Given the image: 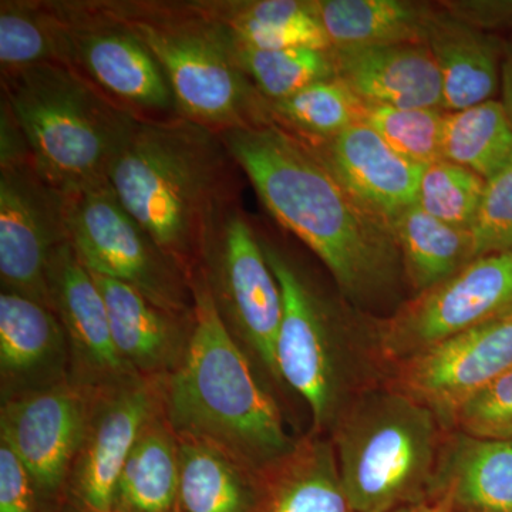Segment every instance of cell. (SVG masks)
Segmentation results:
<instances>
[{"mask_svg": "<svg viewBox=\"0 0 512 512\" xmlns=\"http://www.w3.org/2000/svg\"><path fill=\"white\" fill-rule=\"evenodd\" d=\"M220 134L265 210L318 256L340 291L365 302L392 288L403 268L392 227L311 146L271 121Z\"/></svg>", "mask_w": 512, "mask_h": 512, "instance_id": "1", "label": "cell"}, {"mask_svg": "<svg viewBox=\"0 0 512 512\" xmlns=\"http://www.w3.org/2000/svg\"><path fill=\"white\" fill-rule=\"evenodd\" d=\"M221 134L194 121H138L109 181L128 214L190 276L212 229L237 205Z\"/></svg>", "mask_w": 512, "mask_h": 512, "instance_id": "2", "label": "cell"}, {"mask_svg": "<svg viewBox=\"0 0 512 512\" xmlns=\"http://www.w3.org/2000/svg\"><path fill=\"white\" fill-rule=\"evenodd\" d=\"M188 278L194 329L183 362L161 380V412L178 437L217 448L258 476L298 440L222 322L200 268Z\"/></svg>", "mask_w": 512, "mask_h": 512, "instance_id": "3", "label": "cell"}, {"mask_svg": "<svg viewBox=\"0 0 512 512\" xmlns=\"http://www.w3.org/2000/svg\"><path fill=\"white\" fill-rule=\"evenodd\" d=\"M2 97L25 133L37 174L62 195L109 181L138 123L69 64L2 76Z\"/></svg>", "mask_w": 512, "mask_h": 512, "instance_id": "4", "label": "cell"}, {"mask_svg": "<svg viewBox=\"0 0 512 512\" xmlns=\"http://www.w3.org/2000/svg\"><path fill=\"white\" fill-rule=\"evenodd\" d=\"M101 3L156 57L181 117L218 133L269 123L264 99L235 63L227 30L198 0Z\"/></svg>", "mask_w": 512, "mask_h": 512, "instance_id": "5", "label": "cell"}, {"mask_svg": "<svg viewBox=\"0 0 512 512\" xmlns=\"http://www.w3.org/2000/svg\"><path fill=\"white\" fill-rule=\"evenodd\" d=\"M329 434L353 512H389L436 483L450 430L384 383L346 403Z\"/></svg>", "mask_w": 512, "mask_h": 512, "instance_id": "6", "label": "cell"}, {"mask_svg": "<svg viewBox=\"0 0 512 512\" xmlns=\"http://www.w3.org/2000/svg\"><path fill=\"white\" fill-rule=\"evenodd\" d=\"M63 197L69 241L87 271L170 311L194 309L187 272L128 214L110 181Z\"/></svg>", "mask_w": 512, "mask_h": 512, "instance_id": "7", "label": "cell"}, {"mask_svg": "<svg viewBox=\"0 0 512 512\" xmlns=\"http://www.w3.org/2000/svg\"><path fill=\"white\" fill-rule=\"evenodd\" d=\"M197 266L232 338L255 367L282 384L276 367L282 292L259 235L238 205L212 229Z\"/></svg>", "mask_w": 512, "mask_h": 512, "instance_id": "8", "label": "cell"}, {"mask_svg": "<svg viewBox=\"0 0 512 512\" xmlns=\"http://www.w3.org/2000/svg\"><path fill=\"white\" fill-rule=\"evenodd\" d=\"M259 239L284 301L276 340L279 379L308 404L312 433L326 436L348 403L342 355L332 320L301 269L268 239Z\"/></svg>", "mask_w": 512, "mask_h": 512, "instance_id": "9", "label": "cell"}, {"mask_svg": "<svg viewBox=\"0 0 512 512\" xmlns=\"http://www.w3.org/2000/svg\"><path fill=\"white\" fill-rule=\"evenodd\" d=\"M512 313V249L478 256L404 303L376 328L373 355L387 367Z\"/></svg>", "mask_w": 512, "mask_h": 512, "instance_id": "10", "label": "cell"}, {"mask_svg": "<svg viewBox=\"0 0 512 512\" xmlns=\"http://www.w3.org/2000/svg\"><path fill=\"white\" fill-rule=\"evenodd\" d=\"M66 22L69 66L138 121L181 117L167 77L126 23L101 0L60 2Z\"/></svg>", "mask_w": 512, "mask_h": 512, "instance_id": "11", "label": "cell"}, {"mask_svg": "<svg viewBox=\"0 0 512 512\" xmlns=\"http://www.w3.org/2000/svg\"><path fill=\"white\" fill-rule=\"evenodd\" d=\"M69 242L64 197L33 163L0 170V284L52 309L47 269Z\"/></svg>", "mask_w": 512, "mask_h": 512, "instance_id": "12", "label": "cell"}, {"mask_svg": "<svg viewBox=\"0 0 512 512\" xmlns=\"http://www.w3.org/2000/svg\"><path fill=\"white\" fill-rule=\"evenodd\" d=\"M387 384L427 407L451 431L464 403L512 369V313L389 367Z\"/></svg>", "mask_w": 512, "mask_h": 512, "instance_id": "13", "label": "cell"}, {"mask_svg": "<svg viewBox=\"0 0 512 512\" xmlns=\"http://www.w3.org/2000/svg\"><path fill=\"white\" fill-rule=\"evenodd\" d=\"M89 393L69 491L80 507L113 510L114 491L128 454L147 421L161 409V380L138 376Z\"/></svg>", "mask_w": 512, "mask_h": 512, "instance_id": "14", "label": "cell"}, {"mask_svg": "<svg viewBox=\"0 0 512 512\" xmlns=\"http://www.w3.org/2000/svg\"><path fill=\"white\" fill-rule=\"evenodd\" d=\"M89 400L90 393L69 380L0 406V440L28 468L39 500L50 503L69 490Z\"/></svg>", "mask_w": 512, "mask_h": 512, "instance_id": "15", "label": "cell"}, {"mask_svg": "<svg viewBox=\"0 0 512 512\" xmlns=\"http://www.w3.org/2000/svg\"><path fill=\"white\" fill-rule=\"evenodd\" d=\"M47 284L69 343L70 382L97 392L138 377L120 356L103 295L70 241L53 252Z\"/></svg>", "mask_w": 512, "mask_h": 512, "instance_id": "16", "label": "cell"}, {"mask_svg": "<svg viewBox=\"0 0 512 512\" xmlns=\"http://www.w3.org/2000/svg\"><path fill=\"white\" fill-rule=\"evenodd\" d=\"M70 380V352L53 309L0 293V394L2 403Z\"/></svg>", "mask_w": 512, "mask_h": 512, "instance_id": "17", "label": "cell"}, {"mask_svg": "<svg viewBox=\"0 0 512 512\" xmlns=\"http://www.w3.org/2000/svg\"><path fill=\"white\" fill-rule=\"evenodd\" d=\"M311 147L350 194L390 227L417 204L423 165L400 156L363 121Z\"/></svg>", "mask_w": 512, "mask_h": 512, "instance_id": "18", "label": "cell"}, {"mask_svg": "<svg viewBox=\"0 0 512 512\" xmlns=\"http://www.w3.org/2000/svg\"><path fill=\"white\" fill-rule=\"evenodd\" d=\"M92 275L106 303L114 343L124 362L146 379L170 376L190 346L194 309L170 311L131 286Z\"/></svg>", "mask_w": 512, "mask_h": 512, "instance_id": "19", "label": "cell"}, {"mask_svg": "<svg viewBox=\"0 0 512 512\" xmlns=\"http://www.w3.org/2000/svg\"><path fill=\"white\" fill-rule=\"evenodd\" d=\"M336 77L369 104L443 110V82L424 43L330 49Z\"/></svg>", "mask_w": 512, "mask_h": 512, "instance_id": "20", "label": "cell"}, {"mask_svg": "<svg viewBox=\"0 0 512 512\" xmlns=\"http://www.w3.org/2000/svg\"><path fill=\"white\" fill-rule=\"evenodd\" d=\"M443 82V110L460 111L493 100L501 86L500 39L431 8L424 32Z\"/></svg>", "mask_w": 512, "mask_h": 512, "instance_id": "21", "label": "cell"}, {"mask_svg": "<svg viewBox=\"0 0 512 512\" xmlns=\"http://www.w3.org/2000/svg\"><path fill=\"white\" fill-rule=\"evenodd\" d=\"M249 512H353L332 439L311 431L259 473Z\"/></svg>", "mask_w": 512, "mask_h": 512, "instance_id": "22", "label": "cell"}, {"mask_svg": "<svg viewBox=\"0 0 512 512\" xmlns=\"http://www.w3.org/2000/svg\"><path fill=\"white\" fill-rule=\"evenodd\" d=\"M232 42L259 50H330L313 0H198Z\"/></svg>", "mask_w": 512, "mask_h": 512, "instance_id": "23", "label": "cell"}, {"mask_svg": "<svg viewBox=\"0 0 512 512\" xmlns=\"http://www.w3.org/2000/svg\"><path fill=\"white\" fill-rule=\"evenodd\" d=\"M466 512H512V441L450 431L436 483Z\"/></svg>", "mask_w": 512, "mask_h": 512, "instance_id": "24", "label": "cell"}, {"mask_svg": "<svg viewBox=\"0 0 512 512\" xmlns=\"http://www.w3.org/2000/svg\"><path fill=\"white\" fill-rule=\"evenodd\" d=\"M180 446L178 437L158 410L128 454L116 491L117 512H178Z\"/></svg>", "mask_w": 512, "mask_h": 512, "instance_id": "25", "label": "cell"}, {"mask_svg": "<svg viewBox=\"0 0 512 512\" xmlns=\"http://www.w3.org/2000/svg\"><path fill=\"white\" fill-rule=\"evenodd\" d=\"M332 49L424 43L431 8L404 0H313Z\"/></svg>", "mask_w": 512, "mask_h": 512, "instance_id": "26", "label": "cell"}, {"mask_svg": "<svg viewBox=\"0 0 512 512\" xmlns=\"http://www.w3.org/2000/svg\"><path fill=\"white\" fill-rule=\"evenodd\" d=\"M404 275L417 295L476 259L470 229L448 225L413 205L392 222Z\"/></svg>", "mask_w": 512, "mask_h": 512, "instance_id": "27", "label": "cell"}, {"mask_svg": "<svg viewBox=\"0 0 512 512\" xmlns=\"http://www.w3.org/2000/svg\"><path fill=\"white\" fill-rule=\"evenodd\" d=\"M178 446V512L251 511L258 491L256 474L201 441L178 437Z\"/></svg>", "mask_w": 512, "mask_h": 512, "instance_id": "28", "label": "cell"}, {"mask_svg": "<svg viewBox=\"0 0 512 512\" xmlns=\"http://www.w3.org/2000/svg\"><path fill=\"white\" fill-rule=\"evenodd\" d=\"M69 64L66 22L60 2H0V70L2 76L42 66Z\"/></svg>", "mask_w": 512, "mask_h": 512, "instance_id": "29", "label": "cell"}, {"mask_svg": "<svg viewBox=\"0 0 512 512\" xmlns=\"http://www.w3.org/2000/svg\"><path fill=\"white\" fill-rule=\"evenodd\" d=\"M365 107L338 77L313 83L285 100L265 101L268 120L308 146L326 143L362 123Z\"/></svg>", "mask_w": 512, "mask_h": 512, "instance_id": "30", "label": "cell"}, {"mask_svg": "<svg viewBox=\"0 0 512 512\" xmlns=\"http://www.w3.org/2000/svg\"><path fill=\"white\" fill-rule=\"evenodd\" d=\"M443 158L488 180L512 158V123L501 100L447 111Z\"/></svg>", "mask_w": 512, "mask_h": 512, "instance_id": "31", "label": "cell"}, {"mask_svg": "<svg viewBox=\"0 0 512 512\" xmlns=\"http://www.w3.org/2000/svg\"><path fill=\"white\" fill-rule=\"evenodd\" d=\"M231 43L239 70L265 101L288 99L313 83L336 77L330 50H259Z\"/></svg>", "mask_w": 512, "mask_h": 512, "instance_id": "32", "label": "cell"}, {"mask_svg": "<svg viewBox=\"0 0 512 512\" xmlns=\"http://www.w3.org/2000/svg\"><path fill=\"white\" fill-rule=\"evenodd\" d=\"M446 113L441 109H402L366 103L363 123L372 127L400 156L426 167L444 160Z\"/></svg>", "mask_w": 512, "mask_h": 512, "instance_id": "33", "label": "cell"}, {"mask_svg": "<svg viewBox=\"0 0 512 512\" xmlns=\"http://www.w3.org/2000/svg\"><path fill=\"white\" fill-rule=\"evenodd\" d=\"M487 180L463 165L440 160L421 174L417 205L453 227L470 229L476 221Z\"/></svg>", "mask_w": 512, "mask_h": 512, "instance_id": "34", "label": "cell"}, {"mask_svg": "<svg viewBox=\"0 0 512 512\" xmlns=\"http://www.w3.org/2000/svg\"><path fill=\"white\" fill-rule=\"evenodd\" d=\"M451 431L477 439L512 441V369L457 410Z\"/></svg>", "mask_w": 512, "mask_h": 512, "instance_id": "35", "label": "cell"}, {"mask_svg": "<svg viewBox=\"0 0 512 512\" xmlns=\"http://www.w3.org/2000/svg\"><path fill=\"white\" fill-rule=\"evenodd\" d=\"M474 255L512 249V158L488 178L476 221L471 228Z\"/></svg>", "mask_w": 512, "mask_h": 512, "instance_id": "36", "label": "cell"}, {"mask_svg": "<svg viewBox=\"0 0 512 512\" xmlns=\"http://www.w3.org/2000/svg\"><path fill=\"white\" fill-rule=\"evenodd\" d=\"M39 501L28 468L0 440V512H39Z\"/></svg>", "mask_w": 512, "mask_h": 512, "instance_id": "37", "label": "cell"}, {"mask_svg": "<svg viewBox=\"0 0 512 512\" xmlns=\"http://www.w3.org/2000/svg\"><path fill=\"white\" fill-rule=\"evenodd\" d=\"M440 8L483 32L512 30V0H456L443 2Z\"/></svg>", "mask_w": 512, "mask_h": 512, "instance_id": "38", "label": "cell"}, {"mask_svg": "<svg viewBox=\"0 0 512 512\" xmlns=\"http://www.w3.org/2000/svg\"><path fill=\"white\" fill-rule=\"evenodd\" d=\"M33 163L25 133L5 99L0 100V170Z\"/></svg>", "mask_w": 512, "mask_h": 512, "instance_id": "39", "label": "cell"}, {"mask_svg": "<svg viewBox=\"0 0 512 512\" xmlns=\"http://www.w3.org/2000/svg\"><path fill=\"white\" fill-rule=\"evenodd\" d=\"M501 103L512 123V42L504 47L501 62Z\"/></svg>", "mask_w": 512, "mask_h": 512, "instance_id": "40", "label": "cell"}, {"mask_svg": "<svg viewBox=\"0 0 512 512\" xmlns=\"http://www.w3.org/2000/svg\"><path fill=\"white\" fill-rule=\"evenodd\" d=\"M414 512H451V504L446 495H444L443 501H441V504L436 505V507L420 508V510Z\"/></svg>", "mask_w": 512, "mask_h": 512, "instance_id": "41", "label": "cell"}, {"mask_svg": "<svg viewBox=\"0 0 512 512\" xmlns=\"http://www.w3.org/2000/svg\"><path fill=\"white\" fill-rule=\"evenodd\" d=\"M80 512H117L114 510H96V508L80 507Z\"/></svg>", "mask_w": 512, "mask_h": 512, "instance_id": "42", "label": "cell"}]
</instances>
